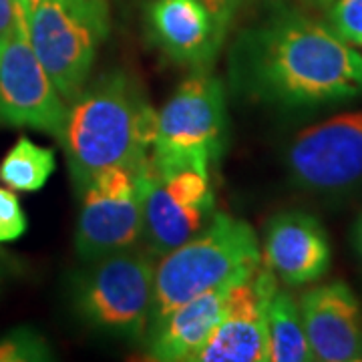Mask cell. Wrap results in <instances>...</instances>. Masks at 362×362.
Segmentation results:
<instances>
[{"label":"cell","mask_w":362,"mask_h":362,"mask_svg":"<svg viewBox=\"0 0 362 362\" xmlns=\"http://www.w3.org/2000/svg\"><path fill=\"white\" fill-rule=\"evenodd\" d=\"M57 168L54 151L40 147L28 137L16 139L0 161V181L13 192H39Z\"/></svg>","instance_id":"e0dca14e"},{"label":"cell","mask_w":362,"mask_h":362,"mask_svg":"<svg viewBox=\"0 0 362 362\" xmlns=\"http://www.w3.org/2000/svg\"><path fill=\"white\" fill-rule=\"evenodd\" d=\"M4 276H6V264H4V258L0 256V284L4 280Z\"/></svg>","instance_id":"484cf974"},{"label":"cell","mask_w":362,"mask_h":362,"mask_svg":"<svg viewBox=\"0 0 362 362\" xmlns=\"http://www.w3.org/2000/svg\"><path fill=\"white\" fill-rule=\"evenodd\" d=\"M266 354L270 362H312L298 300L286 290L272 294L266 308Z\"/></svg>","instance_id":"2e32d148"},{"label":"cell","mask_w":362,"mask_h":362,"mask_svg":"<svg viewBox=\"0 0 362 362\" xmlns=\"http://www.w3.org/2000/svg\"><path fill=\"white\" fill-rule=\"evenodd\" d=\"M356 247L361 250L362 254V218L358 221V226H356Z\"/></svg>","instance_id":"d4e9b609"},{"label":"cell","mask_w":362,"mask_h":362,"mask_svg":"<svg viewBox=\"0 0 362 362\" xmlns=\"http://www.w3.org/2000/svg\"><path fill=\"white\" fill-rule=\"evenodd\" d=\"M14 21H16L14 0H0V42L13 30Z\"/></svg>","instance_id":"7402d4cb"},{"label":"cell","mask_w":362,"mask_h":362,"mask_svg":"<svg viewBox=\"0 0 362 362\" xmlns=\"http://www.w3.org/2000/svg\"><path fill=\"white\" fill-rule=\"evenodd\" d=\"M262 262L286 286H308L326 276L332 247L322 221L306 211H282L264 232Z\"/></svg>","instance_id":"7c38bea8"},{"label":"cell","mask_w":362,"mask_h":362,"mask_svg":"<svg viewBox=\"0 0 362 362\" xmlns=\"http://www.w3.org/2000/svg\"><path fill=\"white\" fill-rule=\"evenodd\" d=\"M326 25L340 39L362 49V0H334L326 11Z\"/></svg>","instance_id":"d6986e66"},{"label":"cell","mask_w":362,"mask_h":362,"mask_svg":"<svg viewBox=\"0 0 362 362\" xmlns=\"http://www.w3.org/2000/svg\"><path fill=\"white\" fill-rule=\"evenodd\" d=\"M240 97L278 109H316L362 97V54L326 25L274 4L242 28L228 52Z\"/></svg>","instance_id":"6da1fadb"},{"label":"cell","mask_w":362,"mask_h":362,"mask_svg":"<svg viewBox=\"0 0 362 362\" xmlns=\"http://www.w3.org/2000/svg\"><path fill=\"white\" fill-rule=\"evenodd\" d=\"M226 87L211 69L192 71L157 113L151 161L157 171L211 173L228 147Z\"/></svg>","instance_id":"5b68a950"},{"label":"cell","mask_w":362,"mask_h":362,"mask_svg":"<svg viewBox=\"0 0 362 362\" xmlns=\"http://www.w3.org/2000/svg\"><path fill=\"white\" fill-rule=\"evenodd\" d=\"M26 214L11 187H0V244L16 242L26 233Z\"/></svg>","instance_id":"ffe728a7"},{"label":"cell","mask_w":362,"mask_h":362,"mask_svg":"<svg viewBox=\"0 0 362 362\" xmlns=\"http://www.w3.org/2000/svg\"><path fill=\"white\" fill-rule=\"evenodd\" d=\"M147 161L105 169L81 192L75 232V252L81 262H93L141 244V175Z\"/></svg>","instance_id":"ba28073f"},{"label":"cell","mask_w":362,"mask_h":362,"mask_svg":"<svg viewBox=\"0 0 362 362\" xmlns=\"http://www.w3.org/2000/svg\"><path fill=\"white\" fill-rule=\"evenodd\" d=\"M26 35L54 87L73 101L109 35V6L105 0H42L26 18Z\"/></svg>","instance_id":"8992f818"},{"label":"cell","mask_w":362,"mask_h":362,"mask_svg":"<svg viewBox=\"0 0 362 362\" xmlns=\"http://www.w3.org/2000/svg\"><path fill=\"white\" fill-rule=\"evenodd\" d=\"M145 21L157 51L189 71L211 69L223 49L202 0H153Z\"/></svg>","instance_id":"4fadbf2b"},{"label":"cell","mask_w":362,"mask_h":362,"mask_svg":"<svg viewBox=\"0 0 362 362\" xmlns=\"http://www.w3.org/2000/svg\"><path fill=\"white\" fill-rule=\"evenodd\" d=\"M157 113L141 83L123 69L101 73L66 107L59 143L75 194L105 169L151 157Z\"/></svg>","instance_id":"7a4b0ae2"},{"label":"cell","mask_w":362,"mask_h":362,"mask_svg":"<svg viewBox=\"0 0 362 362\" xmlns=\"http://www.w3.org/2000/svg\"><path fill=\"white\" fill-rule=\"evenodd\" d=\"M54 354L47 338L33 328H16L0 338V362L52 361Z\"/></svg>","instance_id":"ac0fdd59"},{"label":"cell","mask_w":362,"mask_h":362,"mask_svg":"<svg viewBox=\"0 0 362 362\" xmlns=\"http://www.w3.org/2000/svg\"><path fill=\"white\" fill-rule=\"evenodd\" d=\"M141 195V246L156 259L181 246L197 232H202L216 214L199 207L185 206L180 199H175L165 189L157 169L151 163V157L143 168Z\"/></svg>","instance_id":"9a60e30c"},{"label":"cell","mask_w":362,"mask_h":362,"mask_svg":"<svg viewBox=\"0 0 362 362\" xmlns=\"http://www.w3.org/2000/svg\"><path fill=\"white\" fill-rule=\"evenodd\" d=\"M262 264L254 228L216 211L202 232L156 262V298L151 324L192 298L228 284Z\"/></svg>","instance_id":"3957f363"},{"label":"cell","mask_w":362,"mask_h":362,"mask_svg":"<svg viewBox=\"0 0 362 362\" xmlns=\"http://www.w3.org/2000/svg\"><path fill=\"white\" fill-rule=\"evenodd\" d=\"M39 2L42 0H14V8H16V14L23 18L26 23V18L30 16V13L39 6Z\"/></svg>","instance_id":"603a6c76"},{"label":"cell","mask_w":362,"mask_h":362,"mask_svg":"<svg viewBox=\"0 0 362 362\" xmlns=\"http://www.w3.org/2000/svg\"><path fill=\"white\" fill-rule=\"evenodd\" d=\"M232 282L192 298L151 324L147 332V358L157 362H194L220 320Z\"/></svg>","instance_id":"5bb4252c"},{"label":"cell","mask_w":362,"mask_h":362,"mask_svg":"<svg viewBox=\"0 0 362 362\" xmlns=\"http://www.w3.org/2000/svg\"><path fill=\"white\" fill-rule=\"evenodd\" d=\"M66 119L63 95L40 65L16 14L13 30L0 42V125L35 129L59 141Z\"/></svg>","instance_id":"9c48e42d"},{"label":"cell","mask_w":362,"mask_h":362,"mask_svg":"<svg viewBox=\"0 0 362 362\" xmlns=\"http://www.w3.org/2000/svg\"><path fill=\"white\" fill-rule=\"evenodd\" d=\"M156 262L143 246L85 262L71 284V306L78 320L109 337L147 338L156 298Z\"/></svg>","instance_id":"277c9868"},{"label":"cell","mask_w":362,"mask_h":362,"mask_svg":"<svg viewBox=\"0 0 362 362\" xmlns=\"http://www.w3.org/2000/svg\"><path fill=\"white\" fill-rule=\"evenodd\" d=\"M284 165L298 189L340 197L362 185V111L326 117L288 143Z\"/></svg>","instance_id":"52a82bcc"},{"label":"cell","mask_w":362,"mask_h":362,"mask_svg":"<svg viewBox=\"0 0 362 362\" xmlns=\"http://www.w3.org/2000/svg\"><path fill=\"white\" fill-rule=\"evenodd\" d=\"M202 2L206 4V8L214 18L218 39H220L221 45H226L233 21H235V14H238L244 0H202Z\"/></svg>","instance_id":"44dd1931"},{"label":"cell","mask_w":362,"mask_h":362,"mask_svg":"<svg viewBox=\"0 0 362 362\" xmlns=\"http://www.w3.org/2000/svg\"><path fill=\"white\" fill-rule=\"evenodd\" d=\"M276 290L278 278L264 266V262L235 278L228 288L220 320L194 362L268 361L266 308Z\"/></svg>","instance_id":"30bf717a"},{"label":"cell","mask_w":362,"mask_h":362,"mask_svg":"<svg viewBox=\"0 0 362 362\" xmlns=\"http://www.w3.org/2000/svg\"><path fill=\"white\" fill-rule=\"evenodd\" d=\"M298 306L316 361L362 362V304L349 284L314 286Z\"/></svg>","instance_id":"8fae6325"},{"label":"cell","mask_w":362,"mask_h":362,"mask_svg":"<svg viewBox=\"0 0 362 362\" xmlns=\"http://www.w3.org/2000/svg\"><path fill=\"white\" fill-rule=\"evenodd\" d=\"M306 6H310V8H314V11H322V13H326L328 11V6L334 2V0H302Z\"/></svg>","instance_id":"cb8c5ba5"}]
</instances>
